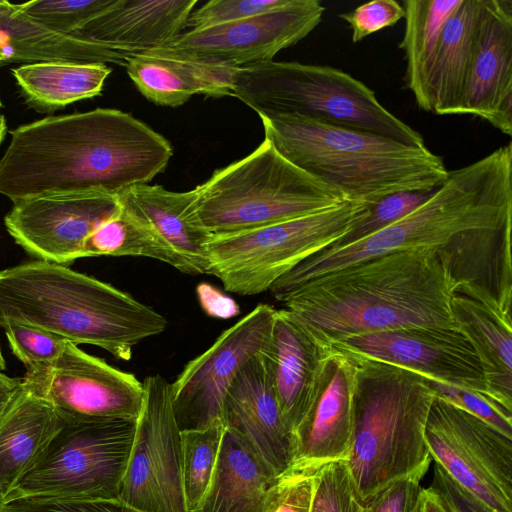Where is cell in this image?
<instances>
[{"mask_svg": "<svg viewBox=\"0 0 512 512\" xmlns=\"http://www.w3.org/2000/svg\"><path fill=\"white\" fill-rule=\"evenodd\" d=\"M0 159V194L13 203L47 195L121 191L167 166L170 142L117 109L49 116L18 126Z\"/></svg>", "mask_w": 512, "mask_h": 512, "instance_id": "obj_1", "label": "cell"}, {"mask_svg": "<svg viewBox=\"0 0 512 512\" xmlns=\"http://www.w3.org/2000/svg\"><path fill=\"white\" fill-rule=\"evenodd\" d=\"M435 248L395 251L312 279L279 302L320 340L402 328L458 330L451 300L461 284Z\"/></svg>", "mask_w": 512, "mask_h": 512, "instance_id": "obj_2", "label": "cell"}, {"mask_svg": "<svg viewBox=\"0 0 512 512\" xmlns=\"http://www.w3.org/2000/svg\"><path fill=\"white\" fill-rule=\"evenodd\" d=\"M512 224V143L448 171L445 181L414 211L358 241L328 247L302 261L269 288L279 301L304 283L395 251L463 248L483 231Z\"/></svg>", "mask_w": 512, "mask_h": 512, "instance_id": "obj_3", "label": "cell"}, {"mask_svg": "<svg viewBox=\"0 0 512 512\" xmlns=\"http://www.w3.org/2000/svg\"><path fill=\"white\" fill-rule=\"evenodd\" d=\"M7 323L95 345L124 361L167 326L162 314L112 285L42 260L0 271V327Z\"/></svg>", "mask_w": 512, "mask_h": 512, "instance_id": "obj_4", "label": "cell"}, {"mask_svg": "<svg viewBox=\"0 0 512 512\" xmlns=\"http://www.w3.org/2000/svg\"><path fill=\"white\" fill-rule=\"evenodd\" d=\"M259 117L265 138L282 156L339 191L346 201L372 205L397 192L431 191L448 175L442 157L426 146L298 114Z\"/></svg>", "mask_w": 512, "mask_h": 512, "instance_id": "obj_5", "label": "cell"}, {"mask_svg": "<svg viewBox=\"0 0 512 512\" xmlns=\"http://www.w3.org/2000/svg\"><path fill=\"white\" fill-rule=\"evenodd\" d=\"M341 351L356 369L354 426L345 462L364 503L397 479L426 474L432 458L425 430L437 394L417 372Z\"/></svg>", "mask_w": 512, "mask_h": 512, "instance_id": "obj_6", "label": "cell"}, {"mask_svg": "<svg viewBox=\"0 0 512 512\" xmlns=\"http://www.w3.org/2000/svg\"><path fill=\"white\" fill-rule=\"evenodd\" d=\"M233 96L259 116L298 114L415 146L422 135L387 110L360 80L330 66L265 61L238 68Z\"/></svg>", "mask_w": 512, "mask_h": 512, "instance_id": "obj_7", "label": "cell"}, {"mask_svg": "<svg viewBox=\"0 0 512 512\" xmlns=\"http://www.w3.org/2000/svg\"><path fill=\"white\" fill-rule=\"evenodd\" d=\"M196 188L199 218L212 235L287 221L346 202L339 191L291 163L266 138Z\"/></svg>", "mask_w": 512, "mask_h": 512, "instance_id": "obj_8", "label": "cell"}, {"mask_svg": "<svg viewBox=\"0 0 512 512\" xmlns=\"http://www.w3.org/2000/svg\"><path fill=\"white\" fill-rule=\"evenodd\" d=\"M367 211L368 205L346 201L287 221L212 235L208 274L228 292L263 293L302 261L337 242Z\"/></svg>", "mask_w": 512, "mask_h": 512, "instance_id": "obj_9", "label": "cell"}, {"mask_svg": "<svg viewBox=\"0 0 512 512\" xmlns=\"http://www.w3.org/2000/svg\"><path fill=\"white\" fill-rule=\"evenodd\" d=\"M137 420L63 423L37 464L6 497L119 498Z\"/></svg>", "mask_w": 512, "mask_h": 512, "instance_id": "obj_10", "label": "cell"}, {"mask_svg": "<svg viewBox=\"0 0 512 512\" xmlns=\"http://www.w3.org/2000/svg\"><path fill=\"white\" fill-rule=\"evenodd\" d=\"M432 460L493 512H512V438L437 396L425 430Z\"/></svg>", "mask_w": 512, "mask_h": 512, "instance_id": "obj_11", "label": "cell"}, {"mask_svg": "<svg viewBox=\"0 0 512 512\" xmlns=\"http://www.w3.org/2000/svg\"><path fill=\"white\" fill-rule=\"evenodd\" d=\"M21 384L70 424L137 420L144 401L143 383L133 373L112 367L69 341L54 362L26 367Z\"/></svg>", "mask_w": 512, "mask_h": 512, "instance_id": "obj_12", "label": "cell"}, {"mask_svg": "<svg viewBox=\"0 0 512 512\" xmlns=\"http://www.w3.org/2000/svg\"><path fill=\"white\" fill-rule=\"evenodd\" d=\"M142 383L144 401L119 498L144 512H188L171 383L159 374Z\"/></svg>", "mask_w": 512, "mask_h": 512, "instance_id": "obj_13", "label": "cell"}, {"mask_svg": "<svg viewBox=\"0 0 512 512\" xmlns=\"http://www.w3.org/2000/svg\"><path fill=\"white\" fill-rule=\"evenodd\" d=\"M324 11L318 0H290L287 5L263 14L189 30L148 52L241 68L271 61L282 49L304 39L319 25Z\"/></svg>", "mask_w": 512, "mask_h": 512, "instance_id": "obj_14", "label": "cell"}, {"mask_svg": "<svg viewBox=\"0 0 512 512\" xmlns=\"http://www.w3.org/2000/svg\"><path fill=\"white\" fill-rule=\"evenodd\" d=\"M275 312L268 304H258L186 364L171 383L181 431L204 429L221 419L224 397L236 375L268 346Z\"/></svg>", "mask_w": 512, "mask_h": 512, "instance_id": "obj_15", "label": "cell"}, {"mask_svg": "<svg viewBox=\"0 0 512 512\" xmlns=\"http://www.w3.org/2000/svg\"><path fill=\"white\" fill-rule=\"evenodd\" d=\"M329 344L489 398L480 361L459 330L402 328L346 335Z\"/></svg>", "mask_w": 512, "mask_h": 512, "instance_id": "obj_16", "label": "cell"}, {"mask_svg": "<svg viewBox=\"0 0 512 512\" xmlns=\"http://www.w3.org/2000/svg\"><path fill=\"white\" fill-rule=\"evenodd\" d=\"M118 208L117 196L100 190L47 195L13 203L4 224L28 254L65 265L82 258L85 240Z\"/></svg>", "mask_w": 512, "mask_h": 512, "instance_id": "obj_17", "label": "cell"}, {"mask_svg": "<svg viewBox=\"0 0 512 512\" xmlns=\"http://www.w3.org/2000/svg\"><path fill=\"white\" fill-rule=\"evenodd\" d=\"M355 382L353 359L331 346L311 403L293 432L290 467L318 468L346 460L354 426Z\"/></svg>", "mask_w": 512, "mask_h": 512, "instance_id": "obj_18", "label": "cell"}, {"mask_svg": "<svg viewBox=\"0 0 512 512\" xmlns=\"http://www.w3.org/2000/svg\"><path fill=\"white\" fill-rule=\"evenodd\" d=\"M262 352L243 366L228 388L221 420L258 462L277 477L292 463L293 437L282 419Z\"/></svg>", "mask_w": 512, "mask_h": 512, "instance_id": "obj_19", "label": "cell"}, {"mask_svg": "<svg viewBox=\"0 0 512 512\" xmlns=\"http://www.w3.org/2000/svg\"><path fill=\"white\" fill-rule=\"evenodd\" d=\"M462 114L512 136V0H484Z\"/></svg>", "mask_w": 512, "mask_h": 512, "instance_id": "obj_20", "label": "cell"}, {"mask_svg": "<svg viewBox=\"0 0 512 512\" xmlns=\"http://www.w3.org/2000/svg\"><path fill=\"white\" fill-rule=\"evenodd\" d=\"M331 345L320 340L299 318L276 309L263 356L282 419L293 437L313 398Z\"/></svg>", "mask_w": 512, "mask_h": 512, "instance_id": "obj_21", "label": "cell"}, {"mask_svg": "<svg viewBox=\"0 0 512 512\" xmlns=\"http://www.w3.org/2000/svg\"><path fill=\"white\" fill-rule=\"evenodd\" d=\"M458 330L472 345L490 399L512 412V321L497 298L479 285L462 282L451 300Z\"/></svg>", "mask_w": 512, "mask_h": 512, "instance_id": "obj_22", "label": "cell"}, {"mask_svg": "<svg viewBox=\"0 0 512 512\" xmlns=\"http://www.w3.org/2000/svg\"><path fill=\"white\" fill-rule=\"evenodd\" d=\"M116 196L123 208L144 221L189 266L192 275L208 274L212 234L198 215L197 188L173 192L147 183L131 186Z\"/></svg>", "mask_w": 512, "mask_h": 512, "instance_id": "obj_23", "label": "cell"}, {"mask_svg": "<svg viewBox=\"0 0 512 512\" xmlns=\"http://www.w3.org/2000/svg\"><path fill=\"white\" fill-rule=\"evenodd\" d=\"M196 4L197 0H117L73 36L142 54L179 36Z\"/></svg>", "mask_w": 512, "mask_h": 512, "instance_id": "obj_24", "label": "cell"}, {"mask_svg": "<svg viewBox=\"0 0 512 512\" xmlns=\"http://www.w3.org/2000/svg\"><path fill=\"white\" fill-rule=\"evenodd\" d=\"M125 68L146 99L169 107L180 106L196 94L233 96L238 70L150 52L130 56Z\"/></svg>", "mask_w": 512, "mask_h": 512, "instance_id": "obj_25", "label": "cell"}, {"mask_svg": "<svg viewBox=\"0 0 512 512\" xmlns=\"http://www.w3.org/2000/svg\"><path fill=\"white\" fill-rule=\"evenodd\" d=\"M130 56L97 42L50 31L20 13L17 4L0 0V67L50 61L125 66Z\"/></svg>", "mask_w": 512, "mask_h": 512, "instance_id": "obj_26", "label": "cell"}, {"mask_svg": "<svg viewBox=\"0 0 512 512\" xmlns=\"http://www.w3.org/2000/svg\"><path fill=\"white\" fill-rule=\"evenodd\" d=\"M62 425L55 410L21 384L0 416V488L6 497L37 464Z\"/></svg>", "mask_w": 512, "mask_h": 512, "instance_id": "obj_27", "label": "cell"}, {"mask_svg": "<svg viewBox=\"0 0 512 512\" xmlns=\"http://www.w3.org/2000/svg\"><path fill=\"white\" fill-rule=\"evenodd\" d=\"M484 0H462L445 21L435 64L433 113L462 114Z\"/></svg>", "mask_w": 512, "mask_h": 512, "instance_id": "obj_28", "label": "cell"}, {"mask_svg": "<svg viewBox=\"0 0 512 512\" xmlns=\"http://www.w3.org/2000/svg\"><path fill=\"white\" fill-rule=\"evenodd\" d=\"M275 479L225 428L209 486L190 512H264Z\"/></svg>", "mask_w": 512, "mask_h": 512, "instance_id": "obj_29", "label": "cell"}, {"mask_svg": "<svg viewBox=\"0 0 512 512\" xmlns=\"http://www.w3.org/2000/svg\"><path fill=\"white\" fill-rule=\"evenodd\" d=\"M462 0H403L405 27L399 48L404 52V82L418 107L433 113L434 71L442 27Z\"/></svg>", "mask_w": 512, "mask_h": 512, "instance_id": "obj_30", "label": "cell"}, {"mask_svg": "<svg viewBox=\"0 0 512 512\" xmlns=\"http://www.w3.org/2000/svg\"><path fill=\"white\" fill-rule=\"evenodd\" d=\"M111 71L102 63L69 61L37 62L11 69L25 103L40 113L100 95Z\"/></svg>", "mask_w": 512, "mask_h": 512, "instance_id": "obj_31", "label": "cell"}, {"mask_svg": "<svg viewBox=\"0 0 512 512\" xmlns=\"http://www.w3.org/2000/svg\"><path fill=\"white\" fill-rule=\"evenodd\" d=\"M95 256H141L167 263L192 275L189 266L170 250L140 218L119 208L85 240L82 258Z\"/></svg>", "mask_w": 512, "mask_h": 512, "instance_id": "obj_32", "label": "cell"}, {"mask_svg": "<svg viewBox=\"0 0 512 512\" xmlns=\"http://www.w3.org/2000/svg\"><path fill=\"white\" fill-rule=\"evenodd\" d=\"M224 431L221 419L204 429L181 431L182 478L188 512L199 504L209 486Z\"/></svg>", "mask_w": 512, "mask_h": 512, "instance_id": "obj_33", "label": "cell"}, {"mask_svg": "<svg viewBox=\"0 0 512 512\" xmlns=\"http://www.w3.org/2000/svg\"><path fill=\"white\" fill-rule=\"evenodd\" d=\"M117 0H33L18 5L24 16L58 34L73 36Z\"/></svg>", "mask_w": 512, "mask_h": 512, "instance_id": "obj_34", "label": "cell"}, {"mask_svg": "<svg viewBox=\"0 0 512 512\" xmlns=\"http://www.w3.org/2000/svg\"><path fill=\"white\" fill-rule=\"evenodd\" d=\"M310 512H364L345 460L317 468Z\"/></svg>", "mask_w": 512, "mask_h": 512, "instance_id": "obj_35", "label": "cell"}, {"mask_svg": "<svg viewBox=\"0 0 512 512\" xmlns=\"http://www.w3.org/2000/svg\"><path fill=\"white\" fill-rule=\"evenodd\" d=\"M434 191H404L384 196L368 205L367 213L331 246L358 241L390 226L418 208Z\"/></svg>", "mask_w": 512, "mask_h": 512, "instance_id": "obj_36", "label": "cell"}, {"mask_svg": "<svg viewBox=\"0 0 512 512\" xmlns=\"http://www.w3.org/2000/svg\"><path fill=\"white\" fill-rule=\"evenodd\" d=\"M2 328L11 351L25 367L54 362L67 342L57 334L26 324L7 323Z\"/></svg>", "mask_w": 512, "mask_h": 512, "instance_id": "obj_37", "label": "cell"}, {"mask_svg": "<svg viewBox=\"0 0 512 512\" xmlns=\"http://www.w3.org/2000/svg\"><path fill=\"white\" fill-rule=\"evenodd\" d=\"M317 468L289 467L270 487L264 512H310Z\"/></svg>", "mask_w": 512, "mask_h": 512, "instance_id": "obj_38", "label": "cell"}, {"mask_svg": "<svg viewBox=\"0 0 512 512\" xmlns=\"http://www.w3.org/2000/svg\"><path fill=\"white\" fill-rule=\"evenodd\" d=\"M290 0H212L192 11L186 27L207 28L263 14L287 5Z\"/></svg>", "mask_w": 512, "mask_h": 512, "instance_id": "obj_39", "label": "cell"}, {"mask_svg": "<svg viewBox=\"0 0 512 512\" xmlns=\"http://www.w3.org/2000/svg\"><path fill=\"white\" fill-rule=\"evenodd\" d=\"M437 396L482 419L504 435L512 438V412L474 391L443 382L429 380Z\"/></svg>", "mask_w": 512, "mask_h": 512, "instance_id": "obj_40", "label": "cell"}, {"mask_svg": "<svg viewBox=\"0 0 512 512\" xmlns=\"http://www.w3.org/2000/svg\"><path fill=\"white\" fill-rule=\"evenodd\" d=\"M5 512H144L120 498L64 499L48 497L21 498L9 502Z\"/></svg>", "mask_w": 512, "mask_h": 512, "instance_id": "obj_41", "label": "cell"}, {"mask_svg": "<svg viewBox=\"0 0 512 512\" xmlns=\"http://www.w3.org/2000/svg\"><path fill=\"white\" fill-rule=\"evenodd\" d=\"M352 32V42L362 41L381 29L395 25L404 18V8L395 0H374L356 7L353 11L339 14Z\"/></svg>", "mask_w": 512, "mask_h": 512, "instance_id": "obj_42", "label": "cell"}, {"mask_svg": "<svg viewBox=\"0 0 512 512\" xmlns=\"http://www.w3.org/2000/svg\"><path fill=\"white\" fill-rule=\"evenodd\" d=\"M421 477L397 479L363 503L364 512H416Z\"/></svg>", "mask_w": 512, "mask_h": 512, "instance_id": "obj_43", "label": "cell"}, {"mask_svg": "<svg viewBox=\"0 0 512 512\" xmlns=\"http://www.w3.org/2000/svg\"><path fill=\"white\" fill-rule=\"evenodd\" d=\"M443 500L450 512H493L459 486L434 462L433 478L429 486Z\"/></svg>", "mask_w": 512, "mask_h": 512, "instance_id": "obj_44", "label": "cell"}, {"mask_svg": "<svg viewBox=\"0 0 512 512\" xmlns=\"http://www.w3.org/2000/svg\"><path fill=\"white\" fill-rule=\"evenodd\" d=\"M198 301L210 317L229 319L240 313L237 302L209 283H200L196 288Z\"/></svg>", "mask_w": 512, "mask_h": 512, "instance_id": "obj_45", "label": "cell"}, {"mask_svg": "<svg viewBox=\"0 0 512 512\" xmlns=\"http://www.w3.org/2000/svg\"><path fill=\"white\" fill-rule=\"evenodd\" d=\"M416 512H450L443 500L430 487L422 488Z\"/></svg>", "mask_w": 512, "mask_h": 512, "instance_id": "obj_46", "label": "cell"}, {"mask_svg": "<svg viewBox=\"0 0 512 512\" xmlns=\"http://www.w3.org/2000/svg\"><path fill=\"white\" fill-rule=\"evenodd\" d=\"M21 386V379L7 376L0 371V416Z\"/></svg>", "mask_w": 512, "mask_h": 512, "instance_id": "obj_47", "label": "cell"}, {"mask_svg": "<svg viewBox=\"0 0 512 512\" xmlns=\"http://www.w3.org/2000/svg\"><path fill=\"white\" fill-rule=\"evenodd\" d=\"M7 133V122L4 115L0 114V145Z\"/></svg>", "mask_w": 512, "mask_h": 512, "instance_id": "obj_48", "label": "cell"}, {"mask_svg": "<svg viewBox=\"0 0 512 512\" xmlns=\"http://www.w3.org/2000/svg\"><path fill=\"white\" fill-rule=\"evenodd\" d=\"M7 503H6V495L4 494V492L2 491V489L0 488V512H5V507H6Z\"/></svg>", "mask_w": 512, "mask_h": 512, "instance_id": "obj_49", "label": "cell"}, {"mask_svg": "<svg viewBox=\"0 0 512 512\" xmlns=\"http://www.w3.org/2000/svg\"><path fill=\"white\" fill-rule=\"evenodd\" d=\"M6 367V364H5V360L2 356V352H1V349H0V371H3Z\"/></svg>", "mask_w": 512, "mask_h": 512, "instance_id": "obj_50", "label": "cell"}, {"mask_svg": "<svg viewBox=\"0 0 512 512\" xmlns=\"http://www.w3.org/2000/svg\"><path fill=\"white\" fill-rule=\"evenodd\" d=\"M2 108V102H1V99H0V109Z\"/></svg>", "mask_w": 512, "mask_h": 512, "instance_id": "obj_51", "label": "cell"}]
</instances>
